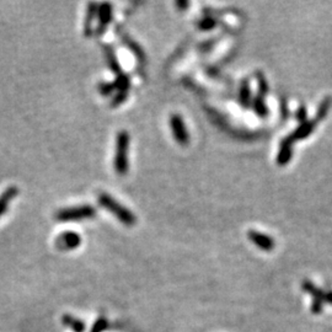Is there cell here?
Segmentation results:
<instances>
[{
	"label": "cell",
	"mask_w": 332,
	"mask_h": 332,
	"mask_svg": "<svg viewBox=\"0 0 332 332\" xmlns=\"http://www.w3.org/2000/svg\"><path fill=\"white\" fill-rule=\"evenodd\" d=\"M322 301L320 300H314L313 304H311V311H313L314 314H319L321 313L322 309H324V305H322Z\"/></svg>",
	"instance_id": "44dd1931"
},
{
	"label": "cell",
	"mask_w": 332,
	"mask_h": 332,
	"mask_svg": "<svg viewBox=\"0 0 332 332\" xmlns=\"http://www.w3.org/2000/svg\"><path fill=\"white\" fill-rule=\"evenodd\" d=\"M17 194H19V190L14 186L9 187L8 190H5V191L1 193V196H0V217H1V215L6 212V209H8L9 202H10L14 197L17 196Z\"/></svg>",
	"instance_id": "7c38bea8"
},
{
	"label": "cell",
	"mask_w": 332,
	"mask_h": 332,
	"mask_svg": "<svg viewBox=\"0 0 332 332\" xmlns=\"http://www.w3.org/2000/svg\"><path fill=\"white\" fill-rule=\"evenodd\" d=\"M253 109L260 116H266L267 114V107H266L262 97H257L253 100Z\"/></svg>",
	"instance_id": "e0dca14e"
},
{
	"label": "cell",
	"mask_w": 332,
	"mask_h": 332,
	"mask_svg": "<svg viewBox=\"0 0 332 332\" xmlns=\"http://www.w3.org/2000/svg\"><path fill=\"white\" fill-rule=\"evenodd\" d=\"M56 247L62 251H70L78 249L81 244V237L75 231H63L57 237Z\"/></svg>",
	"instance_id": "8992f818"
},
{
	"label": "cell",
	"mask_w": 332,
	"mask_h": 332,
	"mask_svg": "<svg viewBox=\"0 0 332 332\" xmlns=\"http://www.w3.org/2000/svg\"><path fill=\"white\" fill-rule=\"evenodd\" d=\"M123 40H125V42L127 43L128 47L130 48V51L136 54V57L138 58V61L143 62L144 61V53H143V51H142V48L139 47V46L137 45L134 41H132L129 37H127V36H123Z\"/></svg>",
	"instance_id": "9a60e30c"
},
{
	"label": "cell",
	"mask_w": 332,
	"mask_h": 332,
	"mask_svg": "<svg viewBox=\"0 0 332 332\" xmlns=\"http://www.w3.org/2000/svg\"><path fill=\"white\" fill-rule=\"evenodd\" d=\"M249 239H250L251 242L256 245L258 249L263 251H271L273 250L274 247V241L269 237V235L262 234V233H258V231L255 230H250L249 234H247Z\"/></svg>",
	"instance_id": "ba28073f"
},
{
	"label": "cell",
	"mask_w": 332,
	"mask_h": 332,
	"mask_svg": "<svg viewBox=\"0 0 332 332\" xmlns=\"http://www.w3.org/2000/svg\"><path fill=\"white\" fill-rule=\"evenodd\" d=\"M294 143L290 136H288L287 138L283 139L281 143V150L278 153V157H277V161L279 165H285L292 158V145Z\"/></svg>",
	"instance_id": "30bf717a"
},
{
	"label": "cell",
	"mask_w": 332,
	"mask_h": 332,
	"mask_svg": "<svg viewBox=\"0 0 332 332\" xmlns=\"http://www.w3.org/2000/svg\"><path fill=\"white\" fill-rule=\"evenodd\" d=\"M170 128L175 141L181 145H187L190 142V134L186 125L180 114L173 113L170 116Z\"/></svg>",
	"instance_id": "277c9868"
},
{
	"label": "cell",
	"mask_w": 332,
	"mask_h": 332,
	"mask_svg": "<svg viewBox=\"0 0 332 332\" xmlns=\"http://www.w3.org/2000/svg\"><path fill=\"white\" fill-rule=\"evenodd\" d=\"M215 25H217V21H215L214 19L206 17V19H203L202 21L199 22V29L205 30V31H208V30H212Z\"/></svg>",
	"instance_id": "d6986e66"
},
{
	"label": "cell",
	"mask_w": 332,
	"mask_h": 332,
	"mask_svg": "<svg viewBox=\"0 0 332 332\" xmlns=\"http://www.w3.org/2000/svg\"><path fill=\"white\" fill-rule=\"evenodd\" d=\"M97 8L98 5L96 3H89L88 8H86V15L85 20H84V36L86 37H90L94 32V19L96 17V14H97Z\"/></svg>",
	"instance_id": "9c48e42d"
},
{
	"label": "cell",
	"mask_w": 332,
	"mask_h": 332,
	"mask_svg": "<svg viewBox=\"0 0 332 332\" xmlns=\"http://www.w3.org/2000/svg\"><path fill=\"white\" fill-rule=\"evenodd\" d=\"M97 210L90 205L79 206V207L63 208L56 213L54 218L58 221H84V219L94 218Z\"/></svg>",
	"instance_id": "3957f363"
},
{
	"label": "cell",
	"mask_w": 332,
	"mask_h": 332,
	"mask_svg": "<svg viewBox=\"0 0 332 332\" xmlns=\"http://www.w3.org/2000/svg\"><path fill=\"white\" fill-rule=\"evenodd\" d=\"M250 88H249V82L244 81L241 86V91H240V98H241L242 105L249 106L250 105Z\"/></svg>",
	"instance_id": "2e32d148"
},
{
	"label": "cell",
	"mask_w": 332,
	"mask_h": 332,
	"mask_svg": "<svg viewBox=\"0 0 332 332\" xmlns=\"http://www.w3.org/2000/svg\"><path fill=\"white\" fill-rule=\"evenodd\" d=\"M330 104H331V101H330V98H326L324 102L321 104V106H320V110H319V113H317V118H321L324 117L325 113L327 112V110H329V106Z\"/></svg>",
	"instance_id": "ffe728a7"
},
{
	"label": "cell",
	"mask_w": 332,
	"mask_h": 332,
	"mask_svg": "<svg viewBox=\"0 0 332 332\" xmlns=\"http://www.w3.org/2000/svg\"><path fill=\"white\" fill-rule=\"evenodd\" d=\"M97 201L102 208L111 212L112 214L125 225L132 226L137 223V217L130 212L129 209L117 202L116 199L112 198L109 193H100L97 197Z\"/></svg>",
	"instance_id": "6da1fadb"
},
{
	"label": "cell",
	"mask_w": 332,
	"mask_h": 332,
	"mask_svg": "<svg viewBox=\"0 0 332 332\" xmlns=\"http://www.w3.org/2000/svg\"><path fill=\"white\" fill-rule=\"evenodd\" d=\"M63 321H64V324L66 325V326L70 327V329H72L74 332H84V330H85L84 322L80 321V320H78V319H75V317L64 316Z\"/></svg>",
	"instance_id": "5bb4252c"
},
{
	"label": "cell",
	"mask_w": 332,
	"mask_h": 332,
	"mask_svg": "<svg viewBox=\"0 0 332 332\" xmlns=\"http://www.w3.org/2000/svg\"><path fill=\"white\" fill-rule=\"evenodd\" d=\"M187 5H189V3H185V1H182V3H181V1H178L177 3V6H181V8H186Z\"/></svg>",
	"instance_id": "cb8c5ba5"
},
{
	"label": "cell",
	"mask_w": 332,
	"mask_h": 332,
	"mask_svg": "<svg viewBox=\"0 0 332 332\" xmlns=\"http://www.w3.org/2000/svg\"><path fill=\"white\" fill-rule=\"evenodd\" d=\"M129 133L127 130H121L116 138V153H114L113 166L114 170L118 175L123 176L128 173L129 168V160H128V154H129Z\"/></svg>",
	"instance_id": "7a4b0ae2"
},
{
	"label": "cell",
	"mask_w": 332,
	"mask_h": 332,
	"mask_svg": "<svg viewBox=\"0 0 332 332\" xmlns=\"http://www.w3.org/2000/svg\"><path fill=\"white\" fill-rule=\"evenodd\" d=\"M326 303L332 305V292H326Z\"/></svg>",
	"instance_id": "603a6c76"
},
{
	"label": "cell",
	"mask_w": 332,
	"mask_h": 332,
	"mask_svg": "<svg viewBox=\"0 0 332 332\" xmlns=\"http://www.w3.org/2000/svg\"><path fill=\"white\" fill-rule=\"evenodd\" d=\"M315 121H308V122H303V125L300 127L298 128L293 134H290V138L293 141H297V139H304L310 134L311 132L314 130V127H315Z\"/></svg>",
	"instance_id": "4fadbf2b"
},
{
	"label": "cell",
	"mask_w": 332,
	"mask_h": 332,
	"mask_svg": "<svg viewBox=\"0 0 332 332\" xmlns=\"http://www.w3.org/2000/svg\"><path fill=\"white\" fill-rule=\"evenodd\" d=\"M114 88H116V95H114L113 100L111 101V106H118L122 102H125L127 100V96L129 94V89H130V79L129 75L126 74V73H122L121 75L116 77V80H114Z\"/></svg>",
	"instance_id": "5b68a950"
},
{
	"label": "cell",
	"mask_w": 332,
	"mask_h": 332,
	"mask_svg": "<svg viewBox=\"0 0 332 332\" xmlns=\"http://www.w3.org/2000/svg\"><path fill=\"white\" fill-rule=\"evenodd\" d=\"M104 49H105V56H106L107 64H109V66L111 68L112 72L116 74V77H118V75L122 74L123 73L122 68H121L120 63H118L117 57H116V54H114L113 49H112L110 46H105Z\"/></svg>",
	"instance_id": "8fae6325"
},
{
	"label": "cell",
	"mask_w": 332,
	"mask_h": 332,
	"mask_svg": "<svg viewBox=\"0 0 332 332\" xmlns=\"http://www.w3.org/2000/svg\"><path fill=\"white\" fill-rule=\"evenodd\" d=\"M112 13H113V9H112V5L110 3H101L98 5V25L97 29L94 31L96 36H101L106 31V29L112 21Z\"/></svg>",
	"instance_id": "52a82bcc"
},
{
	"label": "cell",
	"mask_w": 332,
	"mask_h": 332,
	"mask_svg": "<svg viewBox=\"0 0 332 332\" xmlns=\"http://www.w3.org/2000/svg\"><path fill=\"white\" fill-rule=\"evenodd\" d=\"M305 116H306L305 107H300V110H299V112H298V120L304 121L305 120Z\"/></svg>",
	"instance_id": "7402d4cb"
},
{
	"label": "cell",
	"mask_w": 332,
	"mask_h": 332,
	"mask_svg": "<svg viewBox=\"0 0 332 332\" xmlns=\"http://www.w3.org/2000/svg\"><path fill=\"white\" fill-rule=\"evenodd\" d=\"M98 90L104 96H109L113 91H116V88H114L113 82H100L98 84Z\"/></svg>",
	"instance_id": "ac0fdd59"
}]
</instances>
